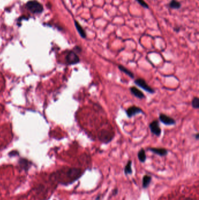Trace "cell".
<instances>
[{"mask_svg":"<svg viewBox=\"0 0 199 200\" xmlns=\"http://www.w3.org/2000/svg\"><path fill=\"white\" fill-rule=\"evenodd\" d=\"M67 177L70 182H73L79 178L82 174L81 169L77 168H70L67 171Z\"/></svg>","mask_w":199,"mask_h":200,"instance_id":"cell-1","label":"cell"},{"mask_svg":"<svg viewBox=\"0 0 199 200\" xmlns=\"http://www.w3.org/2000/svg\"><path fill=\"white\" fill-rule=\"evenodd\" d=\"M80 59L74 51H70L66 56V62L68 65H75L80 62Z\"/></svg>","mask_w":199,"mask_h":200,"instance_id":"cell-5","label":"cell"},{"mask_svg":"<svg viewBox=\"0 0 199 200\" xmlns=\"http://www.w3.org/2000/svg\"><path fill=\"white\" fill-rule=\"evenodd\" d=\"M27 8L34 14H40L43 10V7L40 3L36 1H30L27 3Z\"/></svg>","mask_w":199,"mask_h":200,"instance_id":"cell-2","label":"cell"},{"mask_svg":"<svg viewBox=\"0 0 199 200\" xmlns=\"http://www.w3.org/2000/svg\"><path fill=\"white\" fill-rule=\"evenodd\" d=\"M118 67H119V69L121 72H123L124 73H125L126 75H127L128 76H129V77H131V79H133V78L134 77V74L130 70H129L128 69H127L126 67H125L124 66H121V65H119Z\"/></svg>","mask_w":199,"mask_h":200,"instance_id":"cell-12","label":"cell"},{"mask_svg":"<svg viewBox=\"0 0 199 200\" xmlns=\"http://www.w3.org/2000/svg\"><path fill=\"white\" fill-rule=\"evenodd\" d=\"M20 164L21 165V167L25 170H27L29 167V161L27 160H25V159H22V160H21L20 161Z\"/></svg>","mask_w":199,"mask_h":200,"instance_id":"cell-17","label":"cell"},{"mask_svg":"<svg viewBox=\"0 0 199 200\" xmlns=\"http://www.w3.org/2000/svg\"><path fill=\"white\" fill-rule=\"evenodd\" d=\"M151 180H152V178L151 176L148 175H144L142 178V187L144 188H147L150 184Z\"/></svg>","mask_w":199,"mask_h":200,"instance_id":"cell-15","label":"cell"},{"mask_svg":"<svg viewBox=\"0 0 199 200\" xmlns=\"http://www.w3.org/2000/svg\"><path fill=\"white\" fill-rule=\"evenodd\" d=\"M140 113H143L142 110L140 107L136 106L130 107L126 110V114L128 118H131L133 116Z\"/></svg>","mask_w":199,"mask_h":200,"instance_id":"cell-7","label":"cell"},{"mask_svg":"<svg viewBox=\"0 0 199 200\" xmlns=\"http://www.w3.org/2000/svg\"><path fill=\"white\" fill-rule=\"evenodd\" d=\"M114 135L113 133L105 129H102L98 133V137L101 142L108 143L112 140Z\"/></svg>","mask_w":199,"mask_h":200,"instance_id":"cell-3","label":"cell"},{"mask_svg":"<svg viewBox=\"0 0 199 200\" xmlns=\"http://www.w3.org/2000/svg\"><path fill=\"white\" fill-rule=\"evenodd\" d=\"M74 23H75V28L78 32V34H80V35L81 36V38H84V39H85L87 38V34H86V32L85 31H84V29H83V28L82 27V26L79 24V22L77 21H74Z\"/></svg>","mask_w":199,"mask_h":200,"instance_id":"cell-11","label":"cell"},{"mask_svg":"<svg viewBox=\"0 0 199 200\" xmlns=\"http://www.w3.org/2000/svg\"><path fill=\"white\" fill-rule=\"evenodd\" d=\"M198 138H199V134H198V133H197L196 135V136H195V138H196L197 140H198Z\"/></svg>","mask_w":199,"mask_h":200,"instance_id":"cell-20","label":"cell"},{"mask_svg":"<svg viewBox=\"0 0 199 200\" xmlns=\"http://www.w3.org/2000/svg\"><path fill=\"white\" fill-rule=\"evenodd\" d=\"M149 150L161 156H166L168 154V150L165 148H156V147H150L148 149Z\"/></svg>","mask_w":199,"mask_h":200,"instance_id":"cell-9","label":"cell"},{"mask_svg":"<svg viewBox=\"0 0 199 200\" xmlns=\"http://www.w3.org/2000/svg\"><path fill=\"white\" fill-rule=\"evenodd\" d=\"M135 1L139 3V4L142 6V7L145 8H149V6L144 1V0H135Z\"/></svg>","mask_w":199,"mask_h":200,"instance_id":"cell-19","label":"cell"},{"mask_svg":"<svg viewBox=\"0 0 199 200\" xmlns=\"http://www.w3.org/2000/svg\"><path fill=\"white\" fill-rule=\"evenodd\" d=\"M134 83L137 86H139L140 87H141V88H142L145 91L149 93L153 94L155 93L154 90L152 88H151L142 79H137L134 81Z\"/></svg>","mask_w":199,"mask_h":200,"instance_id":"cell-4","label":"cell"},{"mask_svg":"<svg viewBox=\"0 0 199 200\" xmlns=\"http://www.w3.org/2000/svg\"><path fill=\"white\" fill-rule=\"evenodd\" d=\"M151 132L152 134L156 136H159L161 134V129L160 128L159 122L157 120H155L151 122L149 125Z\"/></svg>","mask_w":199,"mask_h":200,"instance_id":"cell-6","label":"cell"},{"mask_svg":"<svg viewBox=\"0 0 199 200\" xmlns=\"http://www.w3.org/2000/svg\"><path fill=\"white\" fill-rule=\"evenodd\" d=\"M184 200H193V199H191V198H187L184 199Z\"/></svg>","mask_w":199,"mask_h":200,"instance_id":"cell-21","label":"cell"},{"mask_svg":"<svg viewBox=\"0 0 199 200\" xmlns=\"http://www.w3.org/2000/svg\"><path fill=\"white\" fill-rule=\"evenodd\" d=\"M191 105L193 108L194 109H198L199 108V99L198 97H194L192 100Z\"/></svg>","mask_w":199,"mask_h":200,"instance_id":"cell-18","label":"cell"},{"mask_svg":"<svg viewBox=\"0 0 199 200\" xmlns=\"http://www.w3.org/2000/svg\"><path fill=\"white\" fill-rule=\"evenodd\" d=\"M138 158L139 160L142 162L144 163L147 159L146 154H145V152L144 149H141L138 153Z\"/></svg>","mask_w":199,"mask_h":200,"instance_id":"cell-14","label":"cell"},{"mask_svg":"<svg viewBox=\"0 0 199 200\" xmlns=\"http://www.w3.org/2000/svg\"><path fill=\"white\" fill-rule=\"evenodd\" d=\"M130 90L131 93L135 97L139 99H142L145 97L144 93L141 91L138 90L137 88H136L135 87H131L130 88Z\"/></svg>","mask_w":199,"mask_h":200,"instance_id":"cell-10","label":"cell"},{"mask_svg":"<svg viewBox=\"0 0 199 200\" xmlns=\"http://www.w3.org/2000/svg\"><path fill=\"white\" fill-rule=\"evenodd\" d=\"M131 161L129 160L124 168V173L126 174H130L132 173L133 170L131 168Z\"/></svg>","mask_w":199,"mask_h":200,"instance_id":"cell-16","label":"cell"},{"mask_svg":"<svg viewBox=\"0 0 199 200\" xmlns=\"http://www.w3.org/2000/svg\"><path fill=\"white\" fill-rule=\"evenodd\" d=\"M159 118L160 121L166 125H173L176 124L175 119L164 114H161Z\"/></svg>","mask_w":199,"mask_h":200,"instance_id":"cell-8","label":"cell"},{"mask_svg":"<svg viewBox=\"0 0 199 200\" xmlns=\"http://www.w3.org/2000/svg\"><path fill=\"white\" fill-rule=\"evenodd\" d=\"M169 7L172 9H179L181 7V4L177 0H171L168 4Z\"/></svg>","mask_w":199,"mask_h":200,"instance_id":"cell-13","label":"cell"}]
</instances>
